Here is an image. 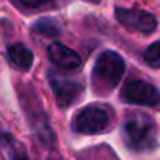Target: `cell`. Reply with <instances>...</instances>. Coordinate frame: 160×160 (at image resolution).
Masks as SVG:
<instances>
[{
    "label": "cell",
    "instance_id": "cell-1",
    "mask_svg": "<svg viewBox=\"0 0 160 160\" xmlns=\"http://www.w3.org/2000/svg\"><path fill=\"white\" fill-rule=\"evenodd\" d=\"M124 140L134 151L152 149L157 143V129L146 115H135L124 123Z\"/></svg>",
    "mask_w": 160,
    "mask_h": 160
},
{
    "label": "cell",
    "instance_id": "cell-2",
    "mask_svg": "<svg viewBox=\"0 0 160 160\" xmlns=\"http://www.w3.org/2000/svg\"><path fill=\"white\" fill-rule=\"evenodd\" d=\"M123 75H124V61L117 52L107 50L100 54L93 68V76L103 87L106 89L117 87Z\"/></svg>",
    "mask_w": 160,
    "mask_h": 160
},
{
    "label": "cell",
    "instance_id": "cell-3",
    "mask_svg": "<svg viewBox=\"0 0 160 160\" xmlns=\"http://www.w3.org/2000/svg\"><path fill=\"white\" fill-rule=\"evenodd\" d=\"M109 124V115L100 106H87L79 110L73 120V129L79 134H101Z\"/></svg>",
    "mask_w": 160,
    "mask_h": 160
},
{
    "label": "cell",
    "instance_id": "cell-4",
    "mask_svg": "<svg viewBox=\"0 0 160 160\" xmlns=\"http://www.w3.org/2000/svg\"><path fill=\"white\" fill-rule=\"evenodd\" d=\"M121 97L126 103L138 106H157L160 104V92L149 82L135 79L123 87Z\"/></svg>",
    "mask_w": 160,
    "mask_h": 160
},
{
    "label": "cell",
    "instance_id": "cell-5",
    "mask_svg": "<svg viewBox=\"0 0 160 160\" xmlns=\"http://www.w3.org/2000/svg\"><path fill=\"white\" fill-rule=\"evenodd\" d=\"M115 16L118 22L131 30L149 34L157 28V19L154 14L143 9H129V8H117Z\"/></svg>",
    "mask_w": 160,
    "mask_h": 160
},
{
    "label": "cell",
    "instance_id": "cell-6",
    "mask_svg": "<svg viewBox=\"0 0 160 160\" xmlns=\"http://www.w3.org/2000/svg\"><path fill=\"white\" fill-rule=\"evenodd\" d=\"M50 84L54 92L56 101L61 107H67L72 104L75 100H78V97L82 92V86L78 81L68 79V78H62V76H53L50 78Z\"/></svg>",
    "mask_w": 160,
    "mask_h": 160
},
{
    "label": "cell",
    "instance_id": "cell-7",
    "mask_svg": "<svg viewBox=\"0 0 160 160\" xmlns=\"http://www.w3.org/2000/svg\"><path fill=\"white\" fill-rule=\"evenodd\" d=\"M48 54H50V59L53 61L54 64L62 67V68L75 70V68L81 67V64H82L79 54L76 53L75 50L68 48L67 45L61 44V42L52 44L48 47Z\"/></svg>",
    "mask_w": 160,
    "mask_h": 160
},
{
    "label": "cell",
    "instance_id": "cell-8",
    "mask_svg": "<svg viewBox=\"0 0 160 160\" xmlns=\"http://www.w3.org/2000/svg\"><path fill=\"white\" fill-rule=\"evenodd\" d=\"M8 56L11 59V62L22 68V70H30L31 65H33V61H34V54L33 52L25 47L23 44H14L8 48Z\"/></svg>",
    "mask_w": 160,
    "mask_h": 160
},
{
    "label": "cell",
    "instance_id": "cell-9",
    "mask_svg": "<svg viewBox=\"0 0 160 160\" xmlns=\"http://www.w3.org/2000/svg\"><path fill=\"white\" fill-rule=\"evenodd\" d=\"M6 142H2V145H5V148L8 149V159L9 160H30L28 159V154L25 151L23 146H20L11 135H3Z\"/></svg>",
    "mask_w": 160,
    "mask_h": 160
},
{
    "label": "cell",
    "instance_id": "cell-10",
    "mask_svg": "<svg viewBox=\"0 0 160 160\" xmlns=\"http://www.w3.org/2000/svg\"><path fill=\"white\" fill-rule=\"evenodd\" d=\"M145 61L149 67L152 68H160V41H156L151 44L146 52H145Z\"/></svg>",
    "mask_w": 160,
    "mask_h": 160
},
{
    "label": "cell",
    "instance_id": "cell-11",
    "mask_svg": "<svg viewBox=\"0 0 160 160\" xmlns=\"http://www.w3.org/2000/svg\"><path fill=\"white\" fill-rule=\"evenodd\" d=\"M34 30L42 33V34H48V36H54V34L59 33V27L56 25V22L53 19H41L36 23Z\"/></svg>",
    "mask_w": 160,
    "mask_h": 160
},
{
    "label": "cell",
    "instance_id": "cell-12",
    "mask_svg": "<svg viewBox=\"0 0 160 160\" xmlns=\"http://www.w3.org/2000/svg\"><path fill=\"white\" fill-rule=\"evenodd\" d=\"M20 5L27 6V8H39L42 5H45L48 0H17Z\"/></svg>",
    "mask_w": 160,
    "mask_h": 160
}]
</instances>
